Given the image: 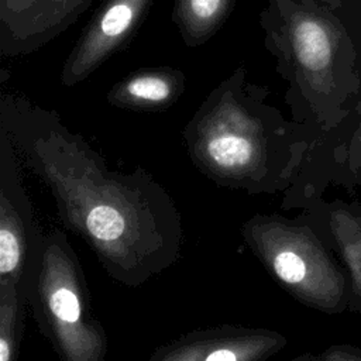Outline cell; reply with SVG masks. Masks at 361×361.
<instances>
[{
	"label": "cell",
	"instance_id": "obj_8",
	"mask_svg": "<svg viewBox=\"0 0 361 361\" xmlns=\"http://www.w3.org/2000/svg\"><path fill=\"white\" fill-rule=\"evenodd\" d=\"M154 1L103 0L62 65V85L71 87L83 82L113 55L123 51L147 18Z\"/></svg>",
	"mask_w": 361,
	"mask_h": 361
},
{
	"label": "cell",
	"instance_id": "obj_15",
	"mask_svg": "<svg viewBox=\"0 0 361 361\" xmlns=\"http://www.w3.org/2000/svg\"><path fill=\"white\" fill-rule=\"evenodd\" d=\"M295 361H361V348L353 344H333L317 354H302Z\"/></svg>",
	"mask_w": 361,
	"mask_h": 361
},
{
	"label": "cell",
	"instance_id": "obj_14",
	"mask_svg": "<svg viewBox=\"0 0 361 361\" xmlns=\"http://www.w3.org/2000/svg\"><path fill=\"white\" fill-rule=\"evenodd\" d=\"M27 306L16 283L0 281V361H16L18 355Z\"/></svg>",
	"mask_w": 361,
	"mask_h": 361
},
{
	"label": "cell",
	"instance_id": "obj_4",
	"mask_svg": "<svg viewBox=\"0 0 361 361\" xmlns=\"http://www.w3.org/2000/svg\"><path fill=\"white\" fill-rule=\"evenodd\" d=\"M241 235L293 299L326 314L348 310L347 269L303 212L293 219L278 213L254 214L241 226Z\"/></svg>",
	"mask_w": 361,
	"mask_h": 361
},
{
	"label": "cell",
	"instance_id": "obj_1",
	"mask_svg": "<svg viewBox=\"0 0 361 361\" xmlns=\"http://www.w3.org/2000/svg\"><path fill=\"white\" fill-rule=\"evenodd\" d=\"M0 130L111 279L141 286L182 258L180 213L149 172L111 169L56 111L16 93L0 97Z\"/></svg>",
	"mask_w": 361,
	"mask_h": 361
},
{
	"label": "cell",
	"instance_id": "obj_3",
	"mask_svg": "<svg viewBox=\"0 0 361 361\" xmlns=\"http://www.w3.org/2000/svg\"><path fill=\"white\" fill-rule=\"evenodd\" d=\"M264 45L286 80L292 118L323 133L361 97V47L316 0H265Z\"/></svg>",
	"mask_w": 361,
	"mask_h": 361
},
{
	"label": "cell",
	"instance_id": "obj_10",
	"mask_svg": "<svg viewBox=\"0 0 361 361\" xmlns=\"http://www.w3.org/2000/svg\"><path fill=\"white\" fill-rule=\"evenodd\" d=\"M96 0H0V54L30 55L69 30Z\"/></svg>",
	"mask_w": 361,
	"mask_h": 361
},
{
	"label": "cell",
	"instance_id": "obj_7",
	"mask_svg": "<svg viewBox=\"0 0 361 361\" xmlns=\"http://www.w3.org/2000/svg\"><path fill=\"white\" fill-rule=\"evenodd\" d=\"M329 186L361 188V97L312 144L293 183L283 192L282 209H298L322 197Z\"/></svg>",
	"mask_w": 361,
	"mask_h": 361
},
{
	"label": "cell",
	"instance_id": "obj_16",
	"mask_svg": "<svg viewBox=\"0 0 361 361\" xmlns=\"http://www.w3.org/2000/svg\"><path fill=\"white\" fill-rule=\"evenodd\" d=\"M316 1H319V3H323V1H330V0H316Z\"/></svg>",
	"mask_w": 361,
	"mask_h": 361
},
{
	"label": "cell",
	"instance_id": "obj_9",
	"mask_svg": "<svg viewBox=\"0 0 361 361\" xmlns=\"http://www.w3.org/2000/svg\"><path fill=\"white\" fill-rule=\"evenodd\" d=\"M286 344L271 329L223 324L182 334L157 347L149 361H265Z\"/></svg>",
	"mask_w": 361,
	"mask_h": 361
},
{
	"label": "cell",
	"instance_id": "obj_13",
	"mask_svg": "<svg viewBox=\"0 0 361 361\" xmlns=\"http://www.w3.org/2000/svg\"><path fill=\"white\" fill-rule=\"evenodd\" d=\"M237 0H175L172 23L189 48L206 44L228 20Z\"/></svg>",
	"mask_w": 361,
	"mask_h": 361
},
{
	"label": "cell",
	"instance_id": "obj_12",
	"mask_svg": "<svg viewBox=\"0 0 361 361\" xmlns=\"http://www.w3.org/2000/svg\"><path fill=\"white\" fill-rule=\"evenodd\" d=\"M185 73L172 66L142 68L128 73L107 92L109 104L133 111L155 113L173 106L185 92Z\"/></svg>",
	"mask_w": 361,
	"mask_h": 361
},
{
	"label": "cell",
	"instance_id": "obj_11",
	"mask_svg": "<svg viewBox=\"0 0 361 361\" xmlns=\"http://www.w3.org/2000/svg\"><path fill=\"white\" fill-rule=\"evenodd\" d=\"M322 234L347 269L350 279L348 312L361 313V203L323 196L299 207Z\"/></svg>",
	"mask_w": 361,
	"mask_h": 361
},
{
	"label": "cell",
	"instance_id": "obj_5",
	"mask_svg": "<svg viewBox=\"0 0 361 361\" xmlns=\"http://www.w3.org/2000/svg\"><path fill=\"white\" fill-rule=\"evenodd\" d=\"M27 302L39 331L61 360L106 358L109 340L93 313L83 268L68 237L58 228L44 237Z\"/></svg>",
	"mask_w": 361,
	"mask_h": 361
},
{
	"label": "cell",
	"instance_id": "obj_6",
	"mask_svg": "<svg viewBox=\"0 0 361 361\" xmlns=\"http://www.w3.org/2000/svg\"><path fill=\"white\" fill-rule=\"evenodd\" d=\"M44 237L21 182L13 142L0 130V281L16 283L25 298Z\"/></svg>",
	"mask_w": 361,
	"mask_h": 361
},
{
	"label": "cell",
	"instance_id": "obj_2",
	"mask_svg": "<svg viewBox=\"0 0 361 361\" xmlns=\"http://www.w3.org/2000/svg\"><path fill=\"white\" fill-rule=\"evenodd\" d=\"M271 90L234 69L202 100L182 130L195 168L213 183L250 195L285 192L322 134L288 120L267 102Z\"/></svg>",
	"mask_w": 361,
	"mask_h": 361
}]
</instances>
